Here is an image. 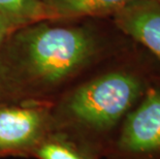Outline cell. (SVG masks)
I'll return each instance as SVG.
<instances>
[{
  "instance_id": "cell-1",
  "label": "cell",
  "mask_w": 160,
  "mask_h": 159,
  "mask_svg": "<svg viewBox=\"0 0 160 159\" xmlns=\"http://www.w3.org/2000/svg\"><path fill=\"white\" fill-rule=\"evenodd\" d=\"M153 77L114 69L78 86L64 104L69 132L99 148L105 155L124 118L138 102Z\"/></svg>"
},
{
  "instance_id": "cell-2",
  "label": "cell",
  "mask_w": 160,
  "mask_h": 159,
  "mask_svg": "<svg viewBox=\"0 0 160 159\" xmlns=\"http://www.w3.org/2000/svg\"><path fill=\"white\" fill-rule=\"evenodd\" d=\"M21 54L13 84L42 91L79 72L96 54V40L83 28L36 26L19 37Z\"/></svg>"
},
{
  "instance_id": "cell-3",
  "label": "cell",
  "mask_w": 160,
  "mask_h": 159,
  "mask_svg": "<svg viewBox=\"0 0 160 159\" xmlns=\"http://www.w3.org/2000/svg\"><path fill=\"white\" fill-rule=\"evenodd\" d=\"M108 159H160V77H154L116 132Z\"/></svg>"
},
{
  "instance_id": "cell-4",
  "label": "cell",
  "mask_w": 160,
  "mask_h": 159,
  "mask_svg": "<svg viewBox=\"0 0 160 159\" xmlns=\"http://www.w3.org/2000/svg\"><path fill=\"white\" fill-rule=\"evenodd\" d=\"M52 128L46 107L0 104V157L32 155Z\"/></svg>"
},
{
  "instance_id": "cell-5",
  "label": "cell",
  "mask_w": 160,
  "mask_h": 159,
  "mask_svg": "<svg viewBox=\"0 0 160 159\" xmlns=\"http://www.w3.org/2000/svg\"><path fill=\"white\" fill-rule=\"evenodd\" d=\"M119 29L142 43L160 61V2L135 0L114 12Z\"/></svg>"
},
{
  "instance_id": "cell-6",
  "label": "cell",
  "mask_w": 160,
  "mask_h": 159,
  "mask_svg": "<svg viewBox=\"0 0 160 159\" xmlns=\"http://www.w3.org/2000/svg\"><path fill=\"white\" fill-rule=\"evenodd\" d=\"M32 156L37 159H100L104 156L99 148L69 132L51 131Z\"/></svg>"
},
{
  "instance_id": "cell-7",
  "label": "cell",
  "mask_w": 160,
  "mask_h": 159,
  "mask_svg": "<svg viewBox=\"0 0 160 159\" xmlns=\"http://www.w3.org/2000/svg\"><path fill=\"white\" fill-rule=\"evenodd\" d=\"M135 0H45L56 18L97 16L115 12Z\"/></svg>"
},
{
  "instance_id": "cell-8",
  "label": "cell",
  "mask_w": 160,
  "mask_h": 159,
  "mask_svg": "<svg viewBox=\"0 0 160 159\" xmlns=\"http://www.w3.org/2000/svg\"><path fill=\"white\" fill-rule=\"evenodd\" d=\"M0 16L12 27L56 18L40 0H0Z\"/></svg>"
},
{
  "instance_id": "cell-9",
  "label": "cell",
  "mask_w": 160,
  "mask_h": 159,
  "mask_svg": "<svg viewBox=\"0 0 160 159\" xmlns=\"http://www.w3.org/2000/svg\"><path fill=\"white\" fill-rule=\"evenodd\" d=\"M12 28V26L8 24V21L0 16V45H1L2 40L4 39L6 33L8 32V30Z\"/></svg>"
},
{
  "instance_id": "cell-10",
  "label": "cell",
  "mask_w": 160,
  "mask_h": 159,
  "mask_svg": "<svg viewBox=\"0 0 160 159\" xmlns=\"http://www.w3.org/2000/svg\"><path fill=\"white\" fill-rule=\"evenodd\" d=\"M158 1H159V2H160V0H158Z\"/></svg>"
}]
</instances>
